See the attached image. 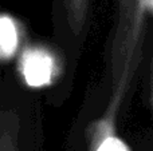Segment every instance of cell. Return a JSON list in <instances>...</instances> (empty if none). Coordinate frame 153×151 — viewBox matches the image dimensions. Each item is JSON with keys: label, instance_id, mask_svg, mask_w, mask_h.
Masks as SVG:
<instances>
[{"label": "cell", "instance_id": "cell-1", "mask_svg": "<svg viewBox=\"0 0 153 151\" xmlns=\"http://www.w3.org/2000/svg\"><path fill=\"white\" fill-rule=\"evenodd\" d=\"M19 71L31 88L47 87L59 74V63L51 51L43 47H27L19 59Z\"/></svg>", "mask_w": 153, "mask_h": 151}, {"label": "cell", "instance_id": "cell-2", "mask_svg": "<svg viewBox=\"0 0 153 151\" xmlns=\"http://www.w3.org/2000/svg\"><path fill=\"white\" fill-rule=\"evenodd\" d=\"M20 44L19 24L7 12L0 16V58L3 62L11 60L18 52Z\"/></svg>", "mask_w": 153, "mask_h": 151}, {"label": "cell", "instance_id": "cell-3", "mask_svg": "<svg viewBox=\"0 0 153 151\" xmlns=\"http://www.w3.org/2000/svg\"><path fill=\"white\" fill-rule=\"evenodd\" d=\"M91 151H130L125 142L114 134L110 120H98L93 128Z\"/></svg>", "mask_w": 153, "mask_h": 151}, {"label": "cell", "instance_id": "cell-4", "mask_svg": "<svg viewBox=\"0 0 153 151\" xmlns=\"http://www.w3.org/2000/svg\"><path fill=\"white\" fill-rule=\"evenodd\" d=\"M67 13L70 26L78 34L79 28L83 26L85 18L89 8V0H61Z\"/></svg>", "mask_w": 153, "mask_h": 151}, {"label": "cell", "instance_id": "cell-5", "mask_svg": "<svg viewBox=\"0 0 153 151\" xmlns=\"http://www.w3.org/2000/svg\"><path fill=\"white\" fill-rule=\"evenodd\" d=\"M16 131L18 120L16 117L10 114H3L1 123V150L0 151H16Z\"/></svg>", "mask_w": 153, "mask_h": 151}, {"label": "cell", "instance_id": "cell-6", "mask_svg": "<svg viewBox=\"0 0 153 151\" xmlns=\"http://www.w3.org/2000/svg\"><path fill=\"white\" fill-rule=\"evenodd\" d=\"M141 5H143V10L144 8H148V10L153 11V0H143Z\"/></svg>", "mask_w": 153, "mask_h": 151}, {"label": "cell", "instance_id": "cell-7", "mask_svg": "<svg viewBox=\"0 0 153 151\" xmlns=\"http://www.w3.org/2000/svg\"><path fill=\"white\" fill-rule=\"evenodd\" d=\"M152 98H153V70H152Z\"/></svg>", "mask_w": 153, "mask_h": 151}]
</instances>
